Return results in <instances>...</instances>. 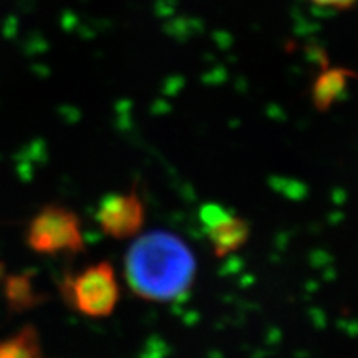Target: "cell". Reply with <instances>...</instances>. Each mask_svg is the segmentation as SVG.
<instances>
[{
    "label": "cell",
    "instance_id": "1",
    "mask_svg": "<svg viewBox=\"0 0 358 358\" xmlns=\"http://www.w3.org/2000/svg\"><path fill=\"white\" fill-rule=\"evenodd\" d=\"M196 272L198 262L189 244L171 231L136 236L124 256V280L148 302L178 301L191 289Z\"/></svg>",
    "mask_w": 358,
    "mask_h": 358
},
{
    "label": "cell",
    "instance_id": "2",
    "mask_svg": "<svg viewBox=\"0 0 358 358\" xmlns=\"http://www.w3.org/2000/svg\"><path fill=\"white\" fill-rule=\"evenodd\" d=\"M58 292L65 306L88 319L110 317L120 301V284L108 261L65 274L58 284Z\"/></svg>",
    "mask_w": 358,
    "mask_h": 358
},
{
    "label": "cell",
    "instance_id": "3",
    "mask_svg": "<svg viewBox=\"0 0 358 358\" xmlns=\"http://www.w3.org/2000/svg\"><path fill=\"white\" fill-rule=\"evenodd\" d=\"M25 243L40 256H77L85 249L82 221L70 208L57 203L45 204L29 221Z\"/></svg>",
    "mask_w": 358,
    "mask_h": 358
},
{
    "label": "cell",
    "instance_id": "4",
    "mask_svg": "<svg viewBox=\"0 0 358 358\" xmlns=\"http://www.w3.org/2000/svg\"><path fill=\"white\" fill-rule=\"evenodd\" d=\"M146 209L136 189L113 192L101 199L96 211V222L105 236L115 241L134 239L145 226Z\"/></svg>",
    "mask_w": 358,
    "mask_h": 358
},
{
    "label": "cell",
    "instance_id": "5",
    "mask_svg": "<svg viewBox=\"0 0 358 358\" xmlns=\"http://www.w3.org/2000/svg\"><path fill=\"white\" fill-rule=\"evenodd\" d=\"M209 243H211L214 256L226 257L239 250L249 241L250 226L245 219L229 214L221 222L206 227Z\"/></svg>",
    "mask_w": 358,
    "mask_h": 358
},
{
    "label": "cell",
    "instance_id": "6",
    "mask_svg": "<svg viewBox=\"0 0 358 358\" xmlns=\"http://www.w3.org/2000/svg\"><path fill=\"white\" fill-rule=\"evenodd\" d=\"M352 77H355V75L345 69H332L324 71L312 87L313 106L322 113L332 108L334 103L345 92L348 80Z\"/></svg>",
    "mask_w": 358,
    "mask_h": 358
},
{
    "label": "cell",
    "instance_id": "7",
    "mask_svg": "<svg viewBox=\"0 0 358 358\" xmlns=\"http://www.w3.org/2000/svg\"><path fill=\"white\" fill-rule=\"evenodd\" d=\"M0 358H45L40 335L32 325L0 338Z\"/></svg>",
    "mask_w": 358,
    "mask_h": 358
},
{
    "label": "cell",
    "instance_id": "8",
    "mask_svg": "<svg viewBox=\"0 0 358 358\" xmlns=\"http://www.w3.org/2000/svg\"><path fill=\"white\" fill-rule=\"evenodd\" d=\"M6 295L8 306L13 310H25L30 307V303L38 301L37 294L32 289V282L25 275L10 277L6 284Z\"/></svg>",
    "mask_w": 358,
    "mask_h": 358
},
{
    "label": "cell",
    "instance_id": "9",
    "mask_svg": "<svg viewBox=\"0 0 358 358\" xmlns=\"http://www.w3.org/2000/svg\"><path fill=\"white\" fill-rule=\"evenodd\" d=\"M227 216H229V213H227L222 206H219L216 203L204 204L199 211L201 222L204 224V227H211L214 224L221 222L222 219H226Z\"/></svg>",
    "mask_w": 358,
    "mask_h": 358
},
{
    "label": "cell",
    "instance_id": "10",
    "mask_svg": "<svg viewBox=\"0 0 358 358\" xmlns=\"http://www.w3.org/2000/svg\"><path fill=\"white\" fill-rule=\"evenodd\" d=\"M312 3L320 7H330V8H348L357 6L358 0H310Z\"/></svg>",
    "mask_w": 358,
    "mask_h": 358
}]
</instances>
